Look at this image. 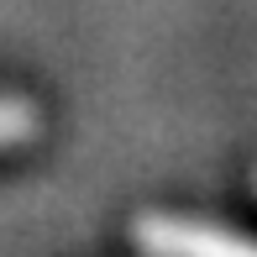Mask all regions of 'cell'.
Listing matches in <instances>:
<instances>
[{
  "label": "cell",
  "instance_id": "obj_1",
  "mask_svg": "<svg viewBox=\"0 0 257 257\" xmlns=\"http://www.w3.org/2000/svg\"><path fill=\"white\" fill-rule=\"evenodd\" d=\"M132 241L147 257H257V241L231 226L200 215H173V210H147L132 220Z\"/></svg>",
  "mask_w": 257,
  "mask_h": 257
},
{
  "label": "cell",
  "instance_id": "obj_2",
  "mask_svg": "<svg viewBox=\"0 0 257 257\" xmlns=\"http://www.w3.org/2000/svg\"><path fill=\"white\" fill-rule=\"evenodd\" d=\"M42 132V110L27 95H0V153L6 147H21Z\"/></svg>",
  "mask_w": 257,
  "mask_h": 257
},
{
  "label": "cell",
  "instance_id": "obj_3",
  "mask_svg": "<svg viewBox=\"0 0 257 257\" xmlns=\"http://www.w3.org/2000/svg\"><path fill=\"white\" fill-rule=\"evenodd\" d=\"M252 184H257V173H252Z\"/></svg>",
  "mask_w": 257,
  "mask_h": 257
}]
</instances>
